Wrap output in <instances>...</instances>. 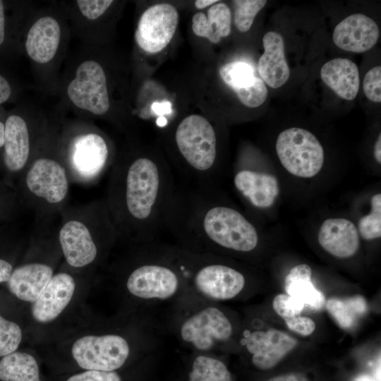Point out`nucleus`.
Listing matches in <instances>:
<instances>
[{
	"label": "nucleus",
	"mask_w": 381,
	"mask_h": 381,
	"mask_svg": "<svg viewBox=\"0 0 381 381\" xmlns=\"http://www.w3.org/2000/svg\"><path fill=\"white\" fill-rule=\"evenodd\" d=\"M176 188L169 166L150 155L116 167L106 204L119 237L135 244L158 241Z\"/></svg>",
	"instance_id": "f257e3e1"
},
{
	"label": "nucleus",
	"mask_w": 381,
	"mask_h": 381,
	"mask_svg": "<svg viewBox=\"0 0 381 381\" xmlns=\"http://www.w3.org/2000/svg\"><path fill=\"white\" fill-rule=\"evenodd\" d=\"M179 247L218 255L248 253L257 247L255 227L241 212L222 204L212 186H177L165 222Z\"/></svg>",
	"instance_id": "f03ea898"
},
{
	"label": "nucleus",
	"mask_w": 381,
	"mask_h": 381,
	"mask_svg": "<svg viewBox=\"0 0 381 381\" xmlns=\"http://www.w3.org/2000/svg\"><path fill=\"white\" fill-rule=\"evenodd\" d=\"M171 304L168 327L178 341L192 352L214 354L231 340L234 325L217 302L187 289Z\"/></svg>",
	"instance_id": "7ed1b4c3"
},
{
	"label": "nucleus",
	"mask_w": 381,
	"mask_h": 381,
	"mask_svg": "<svg viewBox=\"0 0 381 381\" xmlns=\"http://www.w3.org/2000/svg\"><path fill=\"white\" fill-rule=\"evenodd\" d=\"M138 246L137 262L126 279L127 291L150 306L173 303L187 291V285L168 244L156 241Z\"/></svg>",
	"instance_id": "20e7f679"
},
{
	"label": "nucleus",
	"mask_w": 381,
	"mask_h": 381,
	"mask_svg": "<svg viewBox=\"0 0 381 381\" xmlns=\"http://www.w3.org/2000/svg\"><path fill=\"white\" fill-rule=\"evenodd\" d=\"M187 289L214 302L236 298L246 286L244 274L221 261L218 255L196 253L168 244Z\"/></svg>",
	"instance_id": "39448f33"
},
{
	"label": "nucleus",
	"mask_w": 381,
	"mask_h": 381,
	"mask_svg": "<svg viewBox=\"0 0 381 381\" xmlns=\"http://www.w3.org/2000/svg\"><path fill=\"white\" fill-rule=\"evenodd\" d=\"M176 148L182 158L181 173L195 185L211 186L217 161V136L214 127L204 116L184 118L174 133Z\"/></svg>",
	"instance_id": "423d86ee"
},
{
	"label": "nucleus",
	"mask_w": 381,
	"mask_h": 381,
	"mask_svg": "<svg viewBox=\"0 0 381 381\" xmlns=\"http://www.w3.org/2000/svg\"><path fill=\"white\" fill-rule=\"evenodd\" d=\"M133 350L128 337L107 333L79 338L74 342L71 352L78 365L83 369L116 371L125 365Z\"/></svg>",
	"instance_id": "0eeeda50"
},
{
	"label": "nucleus",
	"mask_w": 381,
	"mask_h": 381,
	"mask_svg": "<svg viewBox=\"0 0 381 381\" xmlns=\"http://www.w3.org/2000/svg\"><path fill=\"white\" fill-rule=\"evenodd\" d=\"M276 150L283 167L298 177H313L323 165L324 151L320 143L312 133L301 128L281 132Z\"/></svg>",
	"instance_id": "6e6552de"
},
{
	"label": "nucleus",
	"mask_w": 381,
	"mask_h": 381,
	"mask_svg": "<svg viewBox=\"0 0 381 381\" xmlns=\"http://www.w3.org/2000/svg\"><path fill=\"white\" fill-rule=\"evenodd\" d=\"M67 95L78 108L95 115H103L109 109L105 73L99 64L87 60L79 65L75 77L68 84Z\"/></svg>",
	"instance_id": "1a4fd4ad"
},
{
	"label": "nucleus",
	"mask_w": 381,
	"mask_h": 381,
	"mask_svg": "<svg viewBox=\"0 0 381 381\" xmlns=\"http://www.w3.org/2000/svg\"><path fill=\"white\" fill-rule=\"evenodd\" d=\"M179 23V13L171 4L160 3L147 8L141 15L135 40L143 51L155 54L172 40Z\"/></svg>",
	"instance_id": "9d476101"
},
{
	"label": "nucleus",
	"mask_w": 381,
	"mask_h": 381,
	"mask_svg": "<svg viewBox=\"0 0 381 381\" xmlns=\"http://www.w3.org/2000/svg\"><path fill=\"white\" fill-rule=\"evenodd\" d=\"M240 344L250 354L253 365L265 370L274 367L296 346L298 341L284 332L269 329L246 330Z\"/></svg>",
	"instance_id": "9b49d317"
},
{
	"label": "nucleus",
	"mask_w": 381,
	"mask_h": 381,
	"mask_svg": "<svg viewBox=\"0 0 381 381\" xmlns=\"http://www.w3.org/2000/svg\"><path fill=\"white\" fill-rule=\"evenodd\" d=\"M29 191L52 205L64 201L68 192V179L65 168L57 161L41 157L32 162L25 176Z\"/></svg>",
	"instance_id": "f8f14e48"
},
{
	"label": "nucleus",
	"mask_w": 381,
	"mask_h": 381,
	"mask_svg": "<svg viewBox=\"0 0 381 381\" xmlns=\"http://www.w3.org/2000/svg\"><path fill=\"white\" fill-rule=\"evenodd\" d=\"M110 218L104 219L95 229ZM83 221L71 219L65 222L59 232V241L64 258L73 267H83L97 258L98 247L93 231Z\"/></svg>",
	"instance_id": "ddd939ff"
},
{
	"label": "nucleus",
	"mask_w": 381,
	"mask_h": 381,
	"mask_svg": "<svg viewBox=\"0 0 381 381\" xmlns=\"http://www.w3.org/2000/svg\"><path fill=\"white\" fill-rule=\"evenodd\" d=\"M379 35L378 26L372 18L362 13H355L337 24L332 40L341 49L361 53L372 49Z\"/></svg>",
	"instance_id": "4468645a"
},
{
	"label": "nucleus",
	"mask_w": 381,
	"mask_h": 381,
	"mask_svg": "<svg viewBox=\"0 0 381 381\" xmlns=\"http://www.w3.org/2000/svg\"><path fill=\"white\" fill-rule=\"evenodd\" d=\"M73 278L65 272L52 276L32 306V315L39 322L56 319L71 301L75 291Z\"/></svg>",
	"instance_id": "2eb2a0df"
},
{
	"label": "nucleus",
	"mask_w": 381,
	"mask_h": 381,
	"mask_svg": "<svg viewBox=\"0 0 381 381\" xmlns=\"http://www.w3.org/2000/svg\"><path fill=\"white\" fill-rule=\"evenodd\" d=\"M109 148L105 140L97 133L80 135L75 140L71 162L76 173L85 179H95L108 163Z\"/></svg>",
	"instance_id": "dca6fc26"
},
{
	"label": "nucleus",
	"mask_w": 381,
	"mask_h": 381,
	"mask_svg": "<svg viewBox=\"0 0 381 381\" xmlns=\"http://www.w3.org/2000/svg\"><path fill=\"white\" fill-rule=\"evenodd\" d=\"M318 242L329 254L340 258L353 255L360 245L355 224L344 218H329L321 225Z\"/></svg>",
	"instance_id": "f3484780"
},
{
	"label": "nucleus",
	"mask_w": 381,
	"mask_h": 381,
	"mask_svg": "<svg viewBox=\"0 0 381 381\" xmlns=\"http://www.w3.org/2000/svg\"><path fill=\"white\" fill-rule=\"evenodd\" d=\"M262 44L264 52L258 60V73L268 86L279 88L287 82L290 75L283 37L278 32H267L263 36Z\"/></svg>",
	"instance_id": "a211bd4d"
},
{
	"label": "nucleus",
	"mask_w": 381,
	"mask_h": 381,
	"mask_svg": "<svg viewBox=\"0 0 381 381\" xmlns=\"http://www.w3.org/2000/svg\"><path fill=\"white\" fill-rule=\"evenodd\" d=\"M236 190L257 208H267L275 201L279 194L275 176L250 169L238 171L234 179Z\"/></svg>",
	"instance_id": "6ab92c4d"
},
{
	"label": "nucleus",
	"mask_w": 381,
	"mask_h": 381,
	"mask_svg": "<svg viewBox=\"0 0 381 381\" xmlns=\"http://www.w3.org/2000/svg\"><path fill=\"white\" fill-rule=\"evenodd\" d=\"M3 147L6 167L14 172L21 170L28 160L30 143L27 123L20 116L11 114L7 117Z\"/></svg>",
	"instance_id": "aec40b11"
},
{
	"label": "nucleus",
	"mask_w": 381,
	"mask_h": 381,
	"mask_svg": "<svg viewBox=\"0 0 381 381\" xmlns=\"http://www.w3.org/2000/svg\"><path fill=\"white\" fill-rule=\"evenodd\" d=\"M60 36V26L56 19L50 16L39 18L27 35L25 45L28 55L39 64L50 61L58 49Z\"/></svg>",
	"instance_id": "412c9836"
},
{
	"label": "nucleus",
	"mask_w": 381,
	"mask_h": 381,
	"mask_svg": "<svg viewBox=\"0 0 381 381\" xmlns=\"http://www.w3.org/2000/svg\"><path fill=\"white\" fill-rule=\"evenodd\" d=\"M52 276L53 269L46 264H25L13 270L8 287L18 299L33 303Z\"/></svg>",
	"instance_id": "4be33fe9"
},
{
	"label": "nucleus",
	"mask_w": 381,
	"mask_h": 381,
	"mask_svg": "<svg viewBox=\"0 0 381 381\" xmlns=\"http://www.w3.org/2000/svg\"><path fill=\"white\" fill-rule=\"evenodd\" d=\"M323 82L339 97L353 100L360 87V76L357 66L350 59L337 58L325 63L321 68Z\"/></svg>",
	"instance_id": "5701e85b"
},
{
	"label": "nucleus",
	"mask_w": 381,
	"mask_h": 381,
	"mask_svg": "<svg viewBox=\"0 0 381 381\" xmlns=\"http://www.w3.org/2000/svg\"><path fill=\"white\" fill-rule=\"evenodd\" d=\"M231 14L224 3H217L207 11V16L202 12L194 14L192 30L197 36L205 37L217 44L231 32Z\"/></svg>",
	"instance_id": "b1692460"
},
{
	"label": "nucleus",
	"mask_w": 381,
	"mask_h": 381,
	"mask_svg": "<svg viewBox=\"0 0 381 381\" xmlns=\"http://www.w3.org/2000/svg\"><path fill=\"white\" fill-rule=\"evenodd\" d=\"M311 274V268L307 264L294 267L285 278V291L286 294L301 301L306 306L320 310L325 304V296L314 286Z\"/></svg>",
	"instance_id": "393cba45"
},
{
	"label": "nucleus",
	"mask_w": 381,
	"mask_h": 381,
	"mask_svg": "<svg viewBox=\"0 0 381 381\" xmlns=\"http://www.w3.org/2000/svg\"><path fill=\"white\" fill-rule=\"evenodd\" d=\"M188 381H233L225 363L215 354L192 352Z\"/></svg>",
	"instance_id": "a878e982"
},
{
	"label": "nucleus",
	"mask_w": 381,
	"mask_h": 381,
	"mask_svg": "<svg viewBox=\"0 0 381 381\" xmlns=\"http://www.w3.org/2000/svg\"><path fill=\"white\" fill-rule=\"evenodd\" d=\"M0 380L2 381H40L35 358L23 352H13L0 361Z\"/></svg>",
	"instance_id": "bb28decb"
},
{
	"label": "nucleus",
	"mask_w": 381,
	"mask_h": 381,
	"mask_svg": "<svg viewBox=\"0 0 381 381\" xmlns=\"http://www.w3.org/2000/svg\"><path fill=\"white\" fill-rule=\"evenodd\" d=\"M326 308L338 325L344 329H350L358 318L368 310L365 298L361 295L346 298H330Z\"/></svg>",
	"instance_id": "cd10ccee"
},
{
	"label": "nucleus",
	"mask_w": 381,
	"mask_h": 381,
	"mask_svg": "<svg viewBox=\"0 0 381 381\" xmlns=\"http://www.w3.org/2000/svg\"><path fill=\"white\" fill-rule=\"evenodd\" d=\"M223 82L236 93L246 90L256 80L253 66L243 61H234L221 66L219 71Z\"/></svg>",
	"instance_id": "c85d7f7f"
},
{
	"label": "nucleus",
	"mask_w": 381,
	"mask_h": 381,
	"mask_svg": "<svg viewBox=\"0 0 381 381\" xmlns=\"http://www.w3.org/2000/svg\"><path fill=\"white\" fill-rule=\"evenodd\" d=\"M234 6V24L241 32L248 31L255 17L265 6V0H236L232 1Z\"/></svg>",
	"instance_id": "c756f323"
},
{
	"label": "nucleus",
	"mask_w": 381,
	"mask_h": 381,
	"mask_svg": "<svg viewBox=\"0 0 381 381\" xmlns=\"http://www.w3.org/2000/svg\"><path fill=\"white\" fill-rule=\"evenodd\" d=\"M358 231L365 240H373L381 236V194L377 193L371 198L370 214L358 221Z\"/></svg>",
	"instance_id": "7c9ffc66"
},
{
	"label": "nucleus",
	"mask_w": 381,
	"mask_h": 381,
	"mask_svg": "<svg viewBox=\"0 0 381 381\" xmlns=\"http://www.w3.org/2000/svg\"><path fill=\"white\" fill-rule=\"evenodd\" d=\"M22 339V331L15 322L0 315V356L15 352Z\"/></svg>",
	"instance_id": "2f4dec72"
},
{
	"label": "nucleus",
	"mask_w": 381,
	"mask_h": 381,
	"mask_svg": "<svg viewBox=\"0 0 381 381\" xmlns=\"http://www.w3.org/2000/svg\"><path fill=\"white\" fill-rule=\"evenodd\" d=\"M305 307L301 301L284 294L277 295L272 301L274 310L284 320L300 315Z\"/></svg>",
	"instance_id": "473e14b6"
},
{
	"label": "nucleus",
	"mask_w": 381,
	"mask_h": 381,
	"mask_svg": "<svg viewBox=\"0 0 381 381\" xmlns=\"http://www.w3.org/2000/svg\"><path fill=\"white\" fill-rule=\"evenodd\" d=\"M267 95V88L260 78H257L250 87L236 93L241 102L250 108H255L262 104L266 100Z\"/></svg>",
	"instance_id": "72a5a7b5"
},
{
	"label": "nucleus",
	"mask_w": 381,
	"mask_h": 381,
	"mask_svg": "<svg viewBox=\"0 0 381 381\" xmlns=\"http://www.w3.org/2000/svg\"><path fill=\"white\" fill-rule=\"evenodd\" d=\"M381 66H376L369 70L363 79V89L365 97L370 101L381 102Z\"/></svg>",
	"instance_id": "f704fd0d"
},
{
	"label": "nucleus",
	"mask_w": 381,
	"mask_h": 381,
	"mask_svg": "<svg viewBox=\"0 0 381 381\" xmlns=\"http://www.w3.org/2000/svg\"><path fill=\"white\" fill-rule=\"evenodd\" d=\"M113 2L111 0H78L76 1L81 13L89 20H95L100 17Z\"/></svg>",
	"instance_id": "c9c22d12"
},
{
	"label": "nucleus",
	"mask_w": 381,
	"mask_h": 381,
	"mask_svg": "<svg viewBox=\"0 0 381 381\" xmlns=\"http://www.w3.org/2000/svg\"><path fill=\"white\" fill-rule=\"evenodd\" d=\"M66 381H122L116 371L87 370L70 377Z\"/></svg>",
	"instance_id": "e433bc0d"
},
{
	"label": "nucleus",
	"mask_w": 381,
	"mask_h": 381,
	"mask_svg": "<svg viewBox=\"0 0 381 381\" xmlns=\"http://www.w3.org/2000/svg\"><path fill=\"white\" fill-rule=\"evenodd\" d=\"M284 320L289 329L303 336L310 335L315 329V322L308 317L298 315Z\"/></svg>",
	"instance_id": "4c0bfd02"
},
{
	"label": "nucleus",
	"mask_w": 381,
	"mask_h": 381,
	"mask_svg": "<svg viewBox=\"0 0 381 381\" xmlns=\"http://www.w3.org/2000/svg\"><path fill=\"white\" fill-rule=\"evenodd\" d=\"M11 93L12 90L9 82L0 74V104L8 101Z\"/></svg>",
	"instance_id": "58836bf2"
},
{
	"label": "nucleus",
	"mask_w": 381,
	"mask_h": 381,
	"mask_svg": "<svg viewBox=\"0 0 381 381\" xmlns=\"http://www.w3.org/2000/svg\"><path fill=\"white\" fill-rule=\"evenodd\" d=\"M267 381H310V380L302 373H292L275 376Z\"/></svg>",
	"instance_id": "ea45409f"
},
{
	"label": "nucleus",
	"mask_w": 381,
	"mask_h": 381,
	"mask_svg": "<svg viewBox=\"0 0 381 381\" xmlns=\"http://www.w3.org/2000/svg\"><path fill=\"white\" fill-rule=\"evenodd\" d=\"M12 272V265L7 261L0 259V283L8 282Z\"/></svg>",
	"instance_id": "a19ab883"
},
{
	"label": "nucleus",
	"mask_w": 381,
	"mask_h": 381,
	"mask_svg": "<svg viewBox=\"0 0 381 381\" xmlns=\"http://www.w3.org/2000/svg\"><path fill=\"white\" fill-rule=\"evenodd\" d=\"M5 8L4 1L0 0V47L5 40Z\"/></svg>",
	"instance_id": "79ce46f5"
},
{
	"label": "nucleus",
	"mask_w": 381,
	"mask_h": 381,
	"mask_svg": "<svg viewBox=\"0 0 381 381\" xmlns=\"http://www.w3.org/2000/svg\"><path fill=\"white\" fill-rule=\"evenodd\" d=\"M170 107L169 103H166L164 104H154L153 105V109L155 110V113L157 114H168L170 113L167 110H170L169 108Z\"/></svg>",
	"instance_id": "37998d69"
},
{
	"label": "nucleus",
	"mask_w": 381,
	"mask_h": 381,
	"mask_svg": "<svg viewBox=\"0 0 381 381\" xmlns=\"http://www.w3.org/2000/svg\"><path fill=\"white\" fill-rule=\"evenodd\" d=\"M375 157L379 164L381 163V134L379 135L374 147Z\"/></svg>",
	"instance_id": "c03bdc74"
},
{
	"label": "nucleus",
	"mask_w": 381,
	"mask_h": 381,
	"mask_svg": "<svg viewBox=\"0 0 381 381\" xmlns=\"http://www.w3.org/2000/svg\"><path fill=\"white\" fill-rule=\"evenodd\" d=\"M217 2H218L217 0H197L195 1V6L197 8L201 9Z\"/></svg>",
	"instance_id": "a18cd8bd"
},
{
	"label": "nucleus",
	"mask_w": 381,
	"mask_h": 381,
	"mask_svg": "<svg viewBox=\"0 0 381 381\" xmlns=\"http://www.w3.org/2000/svg\"><path fill=\"white\" fill-rule=\"evenodd\" d=\"M4 123L0 120V148L4 146Z\"/></svg>",
	"instance_id": "49530a36"
},
{
	"label": "nucleus",
	"mask_w": 381,
	"mask_h": 381,
	"mask_svg": "<svg viewBox=\"0 0 381 381\" xmlns=\"http://www.w3.org/2000/svg\"><path fill=\"white\" fill-rule=\"evenodd\" d=\"M355 381H375L372 377L369 375H361L358 377Z\"/></svg>",
	"instance_id": "de8ad7c7"
}]
</instances>
